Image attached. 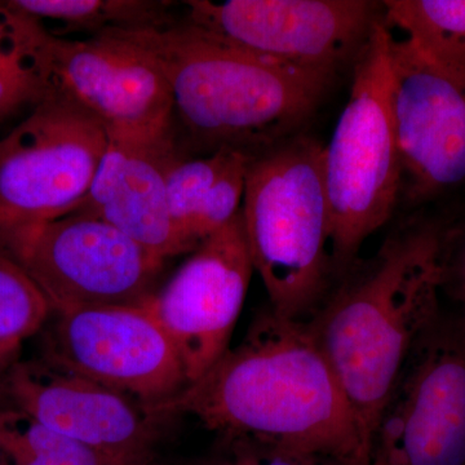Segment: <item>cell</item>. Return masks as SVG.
I'll list each match as a JSON object with an SVG mask.
<instances>
[{
    "instance_id": "cell-19",
    "label": "cell",
    "mask_w": 465,
    "mask_h": 465,
    "mask_svg": "<svg viewBox=\"0 0 465 465\" xmlns=\"http://www.w3.org/2000/svg\"><path fill=\"white\" fill-rule=\"evenodd\" d=\"M387 26L406 34L419 51L440 65L465 73V0L382 2Z\"/></svg>"
},
{
    "instance_id": "cell-4",
    "label": "cell",
    "mask_w": 465,
    "mask_h": 465,
    "mask_svg": "<svg viewBox=\"0 0 465 465\" xmlns=\"http://www.w3.org/2000/svg\"><path fill=\"white\" fill-rule=\"evenodd\" d=\"M323 145L300 134L250 162L241 213L253 271L269 308L307 322L327 292L331 220Z\"/></svg>"
},
{
    "instance_id": "cell-10",
    "label": "cell",
    "mask_w": 465,
    "mask_h": 465,
    "mask_svg": "<svg viewBox=\"0 0 465 465\" xmlns=\"http://www.w3.org/2000/svg\"><path fill=\"white\" fill-rule=\"evenodd\" d=\"M183 20L266 60L333 73L356 58L382 5L366 0H188Z\"/></svg>"
},
{
    "instance_id": "cell-7",
    "label": "cell",
    "mask_w": 465,
    "mask_h": 465,
    "mask_svg": "<svg viewBox=\"0 0 465 465\" xmlns=\"http://www.w3.org/2000/svg\"><path fill=\"white\" fill-rule=\"evenodd\" d=\"M0 250L29 274L52 313L143 304L164 262L114 226L81 213L2 232Z\"/></svg>"
},
{
    "instance_id": "cell-23",
    "label": "cell",
    "mask_w": 465,
    "mask_h": 465,
    "mask_svg": "<svg viewBox=\"0 0 465 465\" xmlns=\"http://www.w3.org/2000/svg\"><path fill=\"white\" fill-rule=\"evenodd\" d=\"M440 289L465 320V229L445 232L440 255Z\"/></svg>"
},
{
    "instance_id": "cell-15",
    "label": "cell",
    "mask_w": 465,
    "mask_h": 465,
    "mask_svg": "<svg viewBox=\"0 0 465 465\" xmlns=\"http://www.w3.org/2000/svg\"><path fill=\"white\" fill-rule=\"evenodd\" d=\"M108 133L96 177L72 213L108 223L158 258L185 253L168 211V170L182 157L173 131L158 136Z\"/></svg>"
},
{
    "instance_id": "cell-8",
    "label": "cell",
    "mask_w": 465,
    "mask_h": 465,
    "mask_svg": "<svg viewBox=\"0 0 465 465\" xmlns=\"http://www.w3.org/2000/svg\"><path fill=\"white\" fill-rule=\"evenodd\" d=\"M369 465H465V320L440 309L369 443Z\"/></svg>"
},
{
    "instance_id": "cell-20",
    "label": "cell",
    "mask_w": 465,
    "mask_h": 465,
    "mask_svg": "<svg viewBox=\"0 0 465 465\" xmlns=\"http://www.w3.org/2000/svg\"><path fill=\"white\" fill-rule=\"evenodd\" d=\"M0 465H124L0 405Z\"/></svg>"
},
{
    "instance_id": "cell-5",
    "label": "cell",
    "mask_w": 465,
    "mask_h": 465,
    "mask_svg": "<svg viewBox=\"0 0 465 465\" xmlns=\"http://www.w3.org/2000/svg\"><path fill=\"white\" fill-rule=\"evenodd\" d=\"M384 18L354 58L347 105L323 146L332 268L349 271L370 235L387 224L402 195V168L390 104V43Z\"/></svg>"
},
{
    "instance_id": "cell-12",
    "label": "cell",
    "mask_w": 465,
    "mask_h": 465,
    "mask_svg": "<svg viewBox=\"0 0 465 465\" xmlns=\"http://www.w3.org/2000/svg\"><path fill=\"white\" fill-rule=\"evenodd\" d=\"M148 300L173 341L186 387L200 381L229 349L253 273L242 213L211 235Z\"/></svg>"
},
{
    "instance_id": "cell-24",
    "label": "cell",
    "mask_w": 465,
    "mask_h": 465,
    "mask_svg": "<svg viewBox=\"0 0 465 465\" xmlns=\"http://www.w3.org/2000/svg\"><path fill=\"white\" fill-rule=\"evenodd\" d=\"M21 348L0 347V378L5 375L9 367L14 365L20 356Z\"/></svg>"
},
{
    "instance_id": "cell-6",
    "label": "cell",
    "mask_w": 465,
    "mask_h": 465,
    "mask_svg": "<svg viewBox=\"0 0 465 465\" xmlns=\"http://www.w3.org/2000/svg\"><path fill=\"white\" fill-rule=\"evenodd\" d=\"M105 124L52 92L0 140V234L70 215L108 149Z\"/></svg>"
},
{
    "instance_id": "cell-13",
    "label": "cell",
    "mask_w": 465,
    "mask_h": 465,
    "mask_svg": "<svg viewBox=\"0 0 465 465\" xmlns=\"http://www.w3.org/2000/svg\"><path fill=\"white\" fill-rule=\"evenodd\" d=\"M0 405L124 465H148L161 419L139 401L48 361H21L0 378Z\"/></svg>"
},
{
    "instance_id": "cell-18",
    "label": "cell",
    "mask_w": 465,
    "mask_h": 465,
    "mask_svg": "<svg viewBox=\"0 0 465 465\" xmlns=\"http://www.w3.org/2000/svg\"><path fill=\"white\" fill-rule=\"evenodd\" d=\"M39 21L54 38L84 33L100 35L110 30L161 29L177 23L167 0H9Z\"/></svg>"
},
{
    "instance_id": "cell-2",
    "label": "cell",
    "mask_w": 465,
    "mask_h": 465,
    "mask_svg": "<svg viewBox=\"0 0 465 465\" xmlns=\"http://www.w3.org/2000/svg\"><path fill=\"white\" fill-rule=\"evenodd\" d=\"M443 237L430 223L400 226L307 321L353 410L367 455L410 356L442 309Z\"/></svg>"
},
{
    "instance_id": "cell-21",
    "label": "cell",
    "mask_w": 465,
    "mask_h": 465,
    "mask_svg": "<svg viewBox=\"0 0 465 465\" xmlns=\"http://www.w3.org/2000/svg\"><path fill=\"white\" fill-rule=\"evenodd\" d=\"M51 314L50 302L29 274L0 250V347L21 348Z\"/></svg>"
},
{
    "instance_id": "cell-22",
    "label": "cell",
    "mask_w": 465,
    "mask_h": 465,
    "mask_svg": "<svg viewBox=\"0 0 465 465\" xmlns=\"http://www.w3.org/2000/svg\"><path fill=\"white\" fill-rule=\"evenodd\" d=\"M226 443L242 465H348L327 455L274 448L253 440H228Z\"/></svg>"
},
{
    "instance_id": "cell-14",
    "label": "cell",
    "mask_w": 465,
    "mask_h": 465,
    "mask_svg": "<svg viewBox=\"0 0 465 465\" xmlns=\"http://www.w3.org/2000/svg\"><path fill=\"white\" fill-rule=\"evenodd\" d=\"M54 85L100 119L108 131L171 133L173 101L161 67L116 30L87 39H54Z\"/></svg>"
},
{
    "instance_id": "cell-17",
    "label": "cell",
    "mask_w": 465,
    "mask_h": 465,
    "mask_svg": "<svg viewBox=\"0 0 465 465\" xmlns=\"http://www.w3.org/2000/svg\"><path fill=\"white\" fill-rule=\"evenodd\" d=\"M54 39L36 18L0 2V118L56 91Z\"/></svg>"
},
{
    "instance_id": "cell-3",
    "label": "cell",
    "mask_w": 465,
    "mask_h": 465,
    "mask_svg": "<svg viewBox=\"0 0 465 465\" xmlns=\"http://www.w3.org/2000/svg\"><path fill=\"white\" fill-rule=\"evenodd\" d=\"M166 76L189 146L256 157L300 134L332 75L266 60L182 20L161 29L116 30Z\"/></svg>"
},
{
    "instance_id": "cell-25",
    "label": "cell",
    "mask_w": 465,
    "mask_h": 465,
    "mask_svg": "<svg viewBox=\"0 0 465 465\" xmlns=\"http://www.w3.org/2000/svg\"><path fill=\"white\" fill-rule=\"evenodd\" d=\"M197 465H242L241 461L238 460L237 458L231 452V457L226 458H216L210 459V460L202 461V463Z\"/></svg>"
},
{
    "instance_id": "cell-9",
    "label": "cell",
    "mask_w": 465,
    "mask_h": 465,
    "mask_svg": "<svg viewBox=\"0 0 465 465\" xmlns=\"http://www.w3.org/2000/svg\"><path fill=\"white\" fill-rule=\"evenodd\" d=\"M51 317L42 358L52 365L139 401L152 412L185 390L182 361L148 302Z\"/></svg>"
},
{
    "instance_id": "cell-1",
    "label": "cell",
    "mask_w": 465,
    "mask_h": 465,
    "mask_svg": "<svg viewBox=\"0 0 465 465\" xmlns=\"http://www.w3.org/2000/svg\"><path fill=\"white\" fill-rule=\"evenodd\" d=\"M153 414L188 415L228 440L369 465L362 430L307 322L265 308L243 341Z\"/></svg>"
},
{
    "instance_id": "cell-11",
    "label": "cell",
    "mask_w": 465,
    "mask_h": 465,
    "mask_svg": "<svg viewBox=\"0 0 465 465\" xmlns=\"http://www.w3.org/2000/svg\"><path fill=\"white\" fill-rule=\"evenodd\" d=\"M390 104L402 195L414 203L465 183V73L391 34Z\"/></svg>"
},
{
    "instance_id": "cell-16",
    "label": "cell",
    "mask_w": 465,
    "mask_h": 465,
    "mask_svg": "<svg viewBox=\"0 0 465 465\" xmlns=\"http://www.w3.org/2000/svg\"><path fill=\"white\" fill-rule=\"evenodd\" d=\"M252 155L220 149L200 158H177L167 174L171 222L185 253L237 216Z\"/></svg>"
}]
</instances>
